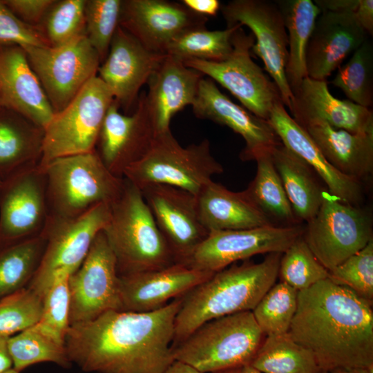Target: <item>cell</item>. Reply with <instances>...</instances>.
<instances>
[{
    "label": "cell",
    "mask_w": 373,
    "mask_h": 373,
    "mask_svg": "<svg viewBox=\"0 0 373 373\" xmlns=\"http://www.w3.org/2000/svg\"><path fill=\"white\" fill-rule=\"evenodd\" d=\"M182 297L149 312L108 311L70 326L69 359L85 372L163 373L175 361V320Z\"/></svg>",
    "instance_id": "cell-1"
},
{
    "label": "cell",
    "mask_w": 373,
    "mask_h": 373,
    "mask_svg": "<svg viewBox=\"0 0 373 373\" xmlns=\"http://www.w3.org/2000/svg\"><path fill=\"white\" fill-rule=\"evenodd\" d=\"M288 334L322 372L373 370L372 303L329 278L298 292Z\"/></svg>",
    "instance_id": "cell-2"
},
{
    "label": "cell",
    "mask_w": 373,
    "mask_h": 373,
    "mask_svg": "<svg viewBox=\"0 0 373 373\" xmlns=\"http://www.w3.org/2000/svg\"><path fill=\"white\" fill-rule=\"evenodd\" d=\"M281 256V253H271L260 262L233 263L183 296L172 346L211 320L252 311L276 283Z\"/></svg>",
    "instance_id": "cell-3"
},
{
    "label": "cell",
    "mask_w": 373,
    "mask_h": 373,
    "mask_svg": "<svg viewBox=\"0 0 373 373\" xmlns=\"http://www.w3.org/2000/svg\"><path fill=\"white\" fill-rule=\"evenodd\" d=\"M48 223L43 235L75 221L121 193L124 178L113 175L95 151L55 159L44 168ZM42 235V236H43Z\"/></svg>",
    "instance_id": "cell-4"
},
{
    "label": "cell",
    "mask_w": 373,
    "mask_h": 373,
    "mask_svg": "<svg viewBox=\"0 0 373 373\" xmlns=\"http://www.w3.org/2000/svg\"><path fill=\"white\" fill-rule=\"evenodd\" d=\"M124 178L110 204L104 232L115 257L119 276L160 269L176 263L140 189Z\"/></svg>",
    "instance_id": "cell-5"
},
{
    "label": "cell",
    "mask_w": 373,
    "mask_h": 373,
    "mask_svg": "<svg viewBox=\"0 0 373 373\" xmlns=\"http://www.w3.org/2000/svg\"><path fill=\"white\" fill-rule=\"evenodd\" d=\"M263 335L251 311L238 312L202 324L173 345L172 354L200 373L242 367L251 362Z\"/></svg>",
    "instance_id": "cell-6"
},
{
    "label": "cell",
    "mask_w": 373,
    "mask_h": 373,
    "mask_svg": "<svg viewBox=\"0 0 373 373\" xmlns=\"http://www.w3.org/2000/svg\"><path fill=\"white\" fill-rule=\"evenodd\" d=\"M223 172L211 154L209 140L182 146L169 130L156 135L146 153L126 168L123 177L139 189L163 184L197 195L213 175Z\"/></svg>",
    "instance_id": "cell-7"
},
{
    "label": "cell",
    "mask_w": 373,
    "mask_h": 373,
    "mask_svg": "<svg viewBox=\"0 0 373 373\" xmlns=\"http://www.w3.org/2000/svg\"><path fill=\"white\" fill-rule=\"evenodd\" d=\"M112 93L97 76L92 78L62 111L54 115L44 128L41 159L44 168L52 160L93 152Z\"/></svg>",
    "instance_id": "cell-8"
},
{
    "label": "cell",
    "mask_w": 373,
    "mask_h": 373,
    "mask_svg": "<svg viewBox=\"0 0 373 373\" xmlns=\"http://www.w3.org/2000/svg\"><path fill=\"white\" fill-rule=\"evenodd\" d=\"M231 41L232 51L224 60L191 59L182 61L228 90L252 114L268 120L274 104L281 98L275 83L251 59L255 37L239 26Z\"/></svg>",
    "instance_id": "cell-9"
},
{
    "label": "cell",
    "mask_w": 373,
    "mask_h": 373,
    "mask_svg": "<svg viewBox=\"0 0 373 373\" xmlns=\"http://www.w3.org/2000/svg\"><path fill=\"white\" fill-rule=\"evenodd\" d=\"M306 223L302 236L328 271L373 239L370 214L359 206L340 201L327 191L317 213Z\"/></svg>",
    "instance_id": "cell-10"
},
{
    "label": "cell",
    "mask_w": 373,
    "mask_h": 373,
    "mask_svg": "<svg viewBox=\"0 0 373 373\" xmlns=\"http://www.w3.org/2000/svg\"><path fill=\"white\" fill-rule=\"evenodd\" d=\"M55 114L97 75L101 64L86 35L57 47L21 46Z\"/></svg>",
    "instance_id": "cell-11"
},
{
    "label": "cell",
    "mask_w": 373,
    "mask_h": 373,
    "mask_svg": "<svg viewBox=\"0 0 373 373\" xmlns=\"http://www.w3.org/2000/svg\"><path fill=\"white\" fill-rule=\"evenodd\" d=\"M227 28L246 26L255 37L251 50L259 57L276 85L283 104L288 109L293 98L285 76L288 39L284 19L276 1L232 0L221 4Z\"/></svg>",
    "instance_id": "cell-12"
},
{
    "label": "cell",
    "mask_w": 373,
    "mask_h": 373,
    "mask_svg": "<svg viewBox=\"0 0 373 373\" xmlns=\"http://www.w3.org/2000/svg\"><path fill=\"white\" fill-rule=\"evenodd\" d=\"M70 325L122 311L115 257L104 231L95 238L80 267L68 278Z\"/></svg>",
    "instance_id": "cell-13"
},
{
    "label": "cell",
    "mask_w": 373,
    "mask_h": 373,
    "mask_svg": "<svg viewBox=\"0 0 373 373\" xmlns=\"http://www.w3.org/2000/svg\"><path fill=\"white\" fill-rule=\"evenodd\" d=\"M303 230L298 224L209 231L183 264L215 274L257 254H283L303 235Z\"/></svg>",
    "instance_id": "cell-14"
},
{
    "label": "cell",
    "mask_w": 373,
    "mask_h": 373,
    "mask_svg": "<svg viewBox=\"0 0 373 373\" xmlns=\"http://www.w3.org/2000/svg\"><path fill=\"white\" fill-rule=\"evenodd\" d=\"M110 214V204L102 203L79 219L45 233V250L27 287L42 298L56 278L74 273L97 233L106 227Z\"/></svg>",
    "instance_id": "cell-15"
},
{
    "label": "cell",
    "mask_w": 373,
    "mask_h": 373,
    "mask_svg": "<svg viewBox=\"0 0 373 373\" xmlns=\"http://www.w3.org/2000/svg\"><path fill=\"white\" fill-rule=\"evenodd\" d=\"M46 183L39 166L3 181L0 191V251L41 236L48 223Z\"/></svg>",
    "instance_id": "cell-16"
},
{
    "label": "cell",
    "mask_w": 373,
    "mask_h": 373,
    "mask_svg": "<svg viewBox=\"0 0 373 373\" xmlns=\"http://www.w3.org/2000/svg\"><path fill=\"white\" fill-rule=\"evenodd\" d=\"M140 189L176 262L184 263L209 234L199 217L196 195L163 184Z\"/></svg>",
    "instance_id": "cell-17"
},
{
    "label": "cell",
    "mask_w": 373,
    "mask_h": 373,
    "mask_svg": "<svg viewBox=\"0 0 373 373\" xmlns=\"http://www.w3.org/2000/svg\"><path fill=\"white\" fill-rule=\"evenodd\" d=\"M208 19L181 2L122 0L119 26L149 50L165 54L175 39L191 30L205 27Z\"/></svg>",
    "instance_id": "cell-18"
},
{
    "label": "cell",
    "mask_w": 373,
    "mask_h": 373,
    "mask_svg": "<svg viewBox=\"0 0 373 373\" xmlns=\"http://www.w3.org/2000/svg\"><path fill=\"white\" fill-rule=\"evenodd\" d=\"M191 106L196 117L227 126L244 139L245 146L240 153L242 161H256L281 144L268 120L234 103L209 78L200 80Z\"/></svg>",
    "instance_id": "cell-19"
},
{
    "label": "cell",
    "mask_w": 373,
    "mask_h": 373,
    "mask_svg": "<svg viewBox=\"0 0 373 373\" xmlns=\"http://www.w3.org/2000/svg\"><path fill=\"white\" fill-rule=\"evenodd\" d=\"M119 108L113 100L105 115L95 151L113 175L123 178L126 168L146 153L157 133L146 109L143 93L132 114H122Z\"/></svg>",
    "instance_id": "cell-20"
},
{
    "label": "cell",
    "mask_w": 373,
    "mask_h": 373,
    "mask_svg": "<svg viewBox=\"0 0 373 373\" xmlns=\"http://www.w3.org/2000/svg\"><path fill=\"white\" fill-rule=\"evenodd\" d=\"M166 55L149 50L133 36L118 26L107 57L97 77L106 84L114 100L124 111L137 102L139 92Z\"/></svg>",
    "instance_id": "cell-21"
},
{
    "label": "cell",
    "mask_w": 373,
    "mask_h": 373,
    "mask_svg": "<svg viewBox=\"0 0 373 373\" xmlns=\"http://www.w3.org/2000/svg\"><path fill=\"white\" fill-rule=\"evenodd\" d=\"M292 94L290 115L303 128L321 123L353 133L373 134L372 111L335 97L326 80L307 77Z\"/></svg>",
    "instance_id": "cell-22"
},
{
    "label": "cell",
    "mask_w": 373,
    "mask_h": 373,
    "mask_svg": "<svg viewBox=\"0 0 373 373\" xmlns=\"http://www.w3.org/2000/svg\"><path fill=\"white\" fill-rule=\"evenodd\" d=\"M213 274L176 262L166 267L119 276L122 311L149 312L182 297Z\"/></svg>",
    "instance_id": "cell-23"
},
{
    "label": "cell",
    "mask_w": 373,
    "mask_h": 373,
    "mask_svg": "<svg viewBox=\"0 0 373 373\" xmlns=\"http://www.w3.org/2000/svg\"><path fill=\"white\" fill-rule=\"evenodd\" d=\"M0 99L3 108L44 129L55 115L25 50L19 45L0 44Z\"/></svg>",
    "instance_id": "cell-24"
},
{
    "label": "cell",
    "mask_w": 373,
    "mask_h": 373,
    "mask_svg": "<svg viewBox=\"0 0 373 373\" xmlns=\"http://www.w3.org/2000/svg\"><path fill=\"white\" fill-rule=\"evenodd\" d=\"M365 35L354 12H321L307 48V77L326 80L366 40Z\"/></svg>",
    "instance_id": "cell-25"
},
{
    "label": "cell",
    "mask_w": 373,
    "mask_h": 373,
    "mask_svg": "<svg viewBox=\"0 0 373 373\" xmlns=\"http://www.w3.org/2000/svg\"><path fill=\"white\" fill-rule=\"evenodd\" d=\"M282 144L303 159L326 186L327 191L340 201L359 206L363 200L361 182L334 168L325 159L307 131L277 102L268 119Z\"/></svg>",
    "instance_id": "cell-26"
},
{
    "label": "cell",
    "mask_w": 373,
    "mask_h": 373,
    "mask_svg": "<svg viewBox=\"0 0 373 373\" xmlns=\"http://www.w3.org/2000/svg\"><path fill=\"white\" fill-rule=\"evenodd\" d=\"M203 75L186 66L183 61L166 55L149 78L147 93H143L147 113L157 133L171 130L172 117L196 97Z\"/></svg>",
    "instance_id": "cell-27"
},
{
    "label": "cell",
    "mask_w": 373,
    "mask_h": 373,
    "mask_svg": "<svg viewBox=\"0 0 373 373\" xmlns=\"http://www.w3.org/2000/svg\"><path fill=\"white\" fill-rule=\"evenodd\" d=\"M196 199L200 221L209 232L273 225L246 189L232 191L211 180Z\"/></svg>",
    "instance_id": "cell-28"
},
{
    "label": "cell",
    "mask_w": 373,
    "mask_h": 373,
    "mask_svg": "<svg viewBox=\"0 0 373 373\" xmlns=\"http://www.w3.org/2000/svg\"><path fill=\"white\" fill-rule=\"evenodd\" d=\"M303 128L341 173L361 182L372 173L373 134L353 133L321 123Z\"/></svg>",
    "instance_id": "cell-29"
},
{
    "label": "cell",
    "mask_w": 373,
    "mask_h": 373,
    "mask_svg": "<svg viewBox=\"0 0 373 373\" xmlns=\"http://www.w3.org/2000/svg\"><path fill=\"white\" fill-rule=\"evenodd\" d=\"M44 129L21 114L0 109V180L39 166Z\"/></svg>",
    "instance_id": "cell-30"
},
{
    "label": "cell",
    "mask_w": 373,
    "mask_h": 373,
    "mask_svg": "<svg viewBox=\"0 0 373 373\" xmlns=\"http://www.w3.org/2000/svg\"><path fill=\"white\" fill-rule=\"evenodd\" d=\"M271 156L296 219L307 222L317 213L327 190L313 169L282 143Z\"/></svg>",
    "instance_id": "cell-31"
},
{
    "label": "cell",
    "mask_w": 373,
    "mask_h": 373,
    "mask_svg": "<svg viewBox=\"0 0 373 373\" xmlns=\"http://www.w3.org/2000/svg\"><path fill=\"white\" fill-rule=\"evenodd\" d=\"M283 15L288 39L285 76L293 92L307 77L306 52L317 17L318 7L312 0L276 1Z\"/></svg>",
    "instance_id": "cell-32"
},
{
    "label": "cell",
    "mask_w": 373,
    "mask_h": 373,
    "mask_svg": "<svg viewBox=\"0 0 373 373\" xmlns=\"http://www.w3.org/2000/svg\"><path fill=\"white\" fill-rule=\"evenodd\" d=\"M257 170L247 191L273 225L289 227L300 224L273 163L271 153L256 160Z\"/></svg>",
    "instance_id": "cell-33"
},
{
    "label": "cell",
    "mask_w": 373,
    "mask_h": 373,
    "mask_svg": "<svg viewBox=\"0 0 373 373\" xmlns=\"http://www.w3.org/2000/svg\"><path fill=\"white\" fill-rule=\"evenodd\" d=\"M262 373H321L313 354L288 333L267 336L250 364Z\"/></svg>",
    "instance_id": "cell-34"
},
{
    "label": "cell",
    "mask_w": 373,
    "mask_h": 373,
    "mask_svg": "<svg viewBox=\"0 0 373 373\" xmlns=\"http://www.w3.org/2000/svg\"><path fill=\"white\" fill-rule=\"evenodd\" d=\"M46 245L41 236L0 251V299L28 286Z\"/></svg>",
    "instance_id": "cell-35"
},
{
    "label": "cell",
    "mask_w": 373,
    "mask_h": 373,
    "mask_svg": "<svg viewBox=\"0 0 373 373\" xmlns=\"http://www.w3.org/2000/svg\"><path fill=\"white\" fill-rule=\"evenodd\" d=\"M13 369L21 372L40 363H52L64 368L72 365L66 345L40 330L36 325L8 339Z\"/></svg>",
    "instance_id": "cell-36"
},
{
    "label": "cell",
    "mask_w": 373,
    "mask_h": 373,
    "mask_svg": "<svg viewBox=\"0 0 373 373\" xmlns=\"http://www.w3.org/2000/svg\"><path fill=\"white\" fill-rule=\"evenodd\" d=\"M238 27L239 26L218 30H209L206 27L191 30L175 39L165 54L182 61L191 59L224 60L232 51L231 36Z\"/></svg>",
    "instance_id": "cell-37"
},
{
    "label": "cell",
    "mask_w": 373,
    "mask_h": 373,
    "mask_svg": "<svg viewBox=\"0 0 373 373\" xmlns=\"http://www.w3.org/2000/svg\"><path fill=\"white\" fill-rule=\"evenodd\" d=\"M373 48L365 40L350 59L339 66L331 84L340 88L348 100L370 108L373 104Z\"/></svg>",
    "instance_id": "cell-38"
},
{
    "label": "cell",
    "mask_w": 373,
    "mask_h": 373,
    "mask_svg": "<svg viewBox=\"0 0 373 373\" xmlns=\"http://www.w3.org/2000/svg\"><path fill=\"white\" fill-rule=\"evenodd\" d=\"M298 291L280 281L274 284L251 311L264 335L288 333L297 308Z\"/></svg>",
    "instance_id": "cell-39"
},
{
    "label": "cell",
    "mask_w": 373,
    "mask_h": 373,
    "mask_svg": "<svg viewBox=\"0 0 373 373\" xmlns=\"http://www.w3.org/2000/svg\"><path fill=\"white\" fill-rule=\"evenodd\" d=\"M86 0H55L39 28L50 47L86 35Z\"/></svg>",
    "instance_id": "cell-40"
},
{
    "label": "cell",
    "mask_w": 373,
    "mask_h": 373,
    "mask_svg": "<svg viewBox=\"0 0 373 373\" xmlns=\"http://www.w3.org/2000/svg\"><path fill=\"white\" fill-rule=\"evenodd\" d=\"M302 236L282 254L278 269L281 281L298 291L329 278L328 270L318 260Z\"/></svg>",
    "instance_id": "cell-41"
},
{
    "label": "cell",
    "mask_w": 373,
    "mask_h": 373,
    "mask_svg": "<svg viewBox=\"0 0 373 373\" xmlns=\"http://www.w3.org/2000/svg\"><path fill=\"white\" fill-rule=\"evenodd\" d=\"M122 3V0H86V36L101 64L107 57L119 26Z\"/></svg>",
    "instance_id": "cell-42"
},
{
    "label": "cell",
    "mask_w": 373,
    "mask_h": 373,
    "mask_svg": "<svg viewBox=\"0 0 373 373\" xmlns=\"http://www.w3.org/2000/svg\"><path fill=\"white\" fill-rule=\"evenodd\" d=\"M42 298L28 287L0 299V337L9 338L36 325Z\"/></svg>",
    "instance_id": "cell-43"
},
{
    "label": "cell",
    "mask_w": 373,
    "mask_h": 373,
    "mask_svg": "<svg viewBox=\"0 0 373 373\" xmlns=\"http://www.w3.org/2000/svg\"><path fill=\"white\" fill-rule=\"evenodd\" d=\"M69 276L56 278L42 297V312L36 326L65 343L70 328Z\"/></svg>",
    "instance_id": "cell-44"
},
{
    "label": "cell",
    "mask_w": 373,
    "mask_h": 373,
    "mask_svg": "<svg viewBox=\"0 0 373 373\" xmlns=\"http://www.w3.org/2000/svg\"><path fill=\"white\" fill-rule=\"evenodd\" d=\"M329 278L361 297L373 300V239L362 249L328 271Z\"/></svg>",
    "instance_id": "cell-45"
},
{
    "label": "cell",
    "mask_w": 373,
    "mask_h": 373,
    "mask_svg": "<svg viewBox=\"0 0 373 373\" xmlns=\"http://www.w3.org/2000/svg\"><path fill=\"white\" fill-rule=\"evenodd\" d=\"M0 44L49 46L37 27L24 23L0 0Z\"/></svg>",
    "instance_id": "cell-46"
},
{
    "label": "cell",
    "mask_w": 373,
    "mask_h": 373,
    "mask_svg": "<svg viewBox=\"0 0 373 373\" xmlns=\"http://www.w3.org/2000/svg\"><path fill=\"white\" fill-rule=\"evenodd\" d=\"M2 1L24 23L39 28L55 0H2Z\"/></svg>",
    "instance_id": "cell-47"
},
{
    "label": "cell",
    "mask_w": 373,
    "mask_h": 373,
    "mask_svg": "<svg viewBox=\"0 0 373 373\" xmlns=\"http://www.w3.org/2000/svg\"><path fill=\"white\" fill-rule=\"evenodd\" d=\"M193 12L204 17H214L220 10L218 0H182L180 1Z\"/></svg>",
    "instance_id": "cell-48"
},
{
    "label": "cell",
    "mask_w": 373,
    "mask_h": 373,
    "mask_svg": "<svg viewBox=\"0 0 373 373\" xmlns=\"http://www.w3.org/2000/svg\"><path fill=\"white\" fill-rule=\"evenodd\" d=\"M356 18L366 33L373 34V1L359 0L354 11Z\"/></svg>",
    "instance_id": "cell-49"
},
{
    "label": "cell",
    "mask_w": 373,
    "mask_h": 373,
    "mask_svg": "<svg viewBox=\"0 0 373 373\" xmlns=\"http://www.w3.org/2000/svg\"><path fill=\"white\" fill-rule=\"evenodd\" d=\"M359 0H315L321 12H354Z\"/></svg>",
    "instance_id": "cell-50"
},
{
    "label": "cell",
    "mask_w": 373,
    "mask_h": 373,
    "mask_svg": "<svg viewBox=\"0 0 373 373\" xmlns=\"http://www.w3.org/2000/svg\"><path fill=\"white\" fill-rule=\"evenodd\" d=\"M8 338L0 337V373L13 368L12 361L8 347Z\"/></svg>",
    "instance_id": "cell-51"
},
{
    "label": "cell",
    "mask_w": 373,
    "mask_h": 373,
    "mask_svg": "<svg viewBox=\"0 0 373 373\" xmlns=\"http://www.w3.org/2000/svg\"><path fill=\"white\" fill-rule=\"evenodd\" d=\"M163 373H200L195 368L182 362L174 361Z\"/></svg>",
    "instance_id": "cell-52"
},
{
    "label": "cell",
    "mask_w": 373,
    "mask_h": 373,
    "mask_svg": "<svg viewBox=\"0 0 373 373\" xmlns=\"http://www.w3.org/2000/svg\"><path fill=\"white\" fill-rule=\"evenodd\" d=\"M327 373H373V370L363 367L338 368Z\"/></svg>",
    "instance_id": "cell-53"
},
{
    "label": "cell",
    "mask_w": 373,
    "mask_h": 373,
    "mask_svg": "<svg viewBox=\"0 0 373 373\" xmlns=\"http://www.w3.org/2000/svg\"><path fill=\"white\" fill-rule=\"evenodd\" d=\"M239 373H262L251 365L248 364L241 367Z\"/></svg>",
    "instance_id": "cell-54"
},
{
    "label": "cell",
    "mask_w": 373,
    "mask_h": 373,
    "mask_svg": "<svg viewBox=\"0 0 373 373\" xmlns=\"http://www.w3.org/2000/svg\"><path fill=\"white\" fill-rule=\"evenodd\" d=\"M241 367L238 368H231V369H227L224 370H220L212 373H239Z\"/></svg>",
    "instance_id": "cell-55"
},
{
    "label": "cell",
    "mask_w": 373,
    "mask_h": 373,
    "mask_svg": "<svg viewBox=\"0 0 373 373\" xmlns=\"http://www.w3.org/2000/svg\"><path fill=\"white\" fill-rule=\"evenodd\" d=\"M4 373H20L18 371L15 370V369L12 368L10 370L4 372Z\"/></svg>",
    "instance_id": "cell-56"
},
{
    "label": "cell",
    "mask_w": 373,
    "mask_h": 373,
    "mask_svg": "<svg viewBox=\"0 0 373 373\" xmlns=\"http://www.w3.org/2000/svg\"><path fill=\"white\" fill-rule=\"evenodd\" d=\"M2 185H3V181H1L0 180V191H1V187H2Z\"/></svg>",
    "instance_id": "cell-57"
},
{
    "label": "cell",
    "mask_w": 373,
    "mask_h": 373,
    "mask_svg": "<svg viewBox=\"0 0 373 373\" xmlns=\"http://www.w3.org/2000/svg\"><path fill=\"white\" fill-rule=\"evenodd\" d=\"M1 108H3V105H2V103H1V99H0V109H1Z\"/></svg>",
    "instance_id": "cell-58"
},
{
    "label": "cell",
    "mask_w": 373,
    "mask_h": 373,
    "mask_svg": "<svg viewBox=\"0 0 373 373\" xmlns=\"http://www.w3.org/2000/svg\"><path fill=\"white\" fill-rule=\"evenodd\" d=\"M321 373H327V372H321Z\"/></svg>",
    "instance_id": "cell-59"
}]
</instances>
